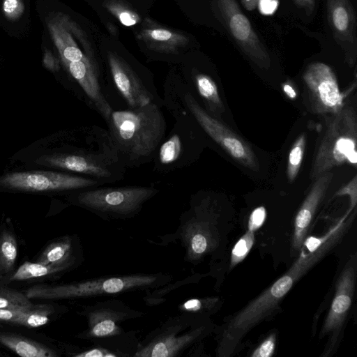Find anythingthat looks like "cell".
<instances>
[{"label":"cell","mask_w":357,"mask_h":357,"mask_svg":"<svg viewBox=\"0 0 357 357\" xmlns=\"http://www.w3.org/2000/svg\"><path fill=\"white\" fill-rule=\"evenodd\" d=\"M345 219L344 215L335 225L330 237L316 250L305 253L303 249L299 257L282 276L221 327L216 349L218 357L232 356L245 335L273 314L294 284L340 241L350 220L345 222Z\"/></svg>","instance_id":"6da1fadb"},{"label":"cell","mask_w":357,"mask_h":357,"mask_svg":"<svg viewBox=\"0 0 357 357\" xmlns=\"http://www.w3.org/2000/svg\"><path fill=\"white\" fill-rule=\"evenodd\" d=\"M162 107L147 105L114 109L106 121L118 156L126 168L138 167L152 161L166 134Z\"/></svg>","instance_id":"7a4b0ae2"},{"label":"cell","mask_w":357,"mask_h":357,"mask_svg":"<svg viewBox=\"0 0 357 357\" xmlns=\"http://www.w3.org/2000/svg\"><path fill=\"white\" fill-rule=\"evenodd\" d=\"M36 162L97 178L105 183L122 180L126 169L107 130L96 125L82 128L77 144L68 150L43 155Z\"/></svg>","instance_id":"3957f363"},{"label":"cell","mask_w":357,"mask_h":357,"mask_svg":"<svg viewBox=\"0 0 357 357\" xmlns=\"http://www.w3.org/2000/svg\"><path fill=\"white\" fill-rule=\"evenodd\" d=\"M162 100L163 106L174 119L186 112L232 159L247 169L259 170V160L250 145L220 119L209 114L183 79L169 78L164 86Z\"/></svg>","instance_id":"277c9868"},{"label":"cell","mask_w":357,"mask_h":357,"mask_svg":"<svg viewBox=\"0 0 357 357\" xmlns=\"http://www.w3.org/2000/svg\"><path fill=\"white\" fill-rule=\"evenodd\" d=\"M216 206L215 197L209 193L192 195L189 208L179 217L177 229L160 236L162 242L179 241L185 250L184 261L193 265L213 255L220 243Z\"/></svg>","instance_id":"5b68a950"},{"label":"cell","mask_w":357,"mask_h":357,"mask_svg":"<svg viewBox=\"0 0 357 357\" xmlns=\"http://www.w3.org/2000/svg\"><path fill=\"white\" fill-rule=\"evenodd\" d=\"M173 280L167 273H139L109 275L56 285H36L24 291L29 299H76L145 291Z\"/></svg>","instance_id":"8992f818"},{"label":"cell","mask_w":357,"mask_h":357,"mask_svg":"<svg viewBox=\"0 0 357 357\" xmlns=\"http://www.w3.org/2000/svg\"><path fill=\"white\" fill-rule=\"evenodd\" d=\"M213 330L209 315L182 312L169 317L139 340L134 357H179Z\"/></svg>","instance_id":"52a82bcc"},{"label":"cell","mask_w":357,"mask_h":357,"mask_svg":"<svg viewBox=\"0 0 357 357\" xmlns=\"http://www.w3.org/2000/svg\"><path fill=\"white\" fill-rule=\"evenodd\" d=\"M357 114L351 105H344L330 114L315 152L310 177L312 180L335 167L357 163Z\"/></svg>","instance_id":"ba28073f"},{"label":"cell","mask_w":357,"mask_h":357,"mask_svg":"<svg viewBox=\"0 0 357 357\" xmlns=\"http://www.w3.org/2000/svg\"><path fill=\"white\" fill-rule=\"evenodd\" d=\"M100 187L77 190L72 202L106 221L135 217L160 192L153 185Z\"/></svg>","instance_id":"9c48e42d"},{"label":"cell","mask_w":357,"mask_h":357,"mask_svg":"<svg viewBox=\"0 0 357 357\" xmlns=\"http://www.w3.org/2000/svg\"><path fill=\"white\" fill-rule=\"evenodd\" d=\"M202 132V128L188 113L175 119L173 128L154 153L153 170L158 174H168L190 165L199 151Z\"/></svg>","instance_id":"30bf717a"},{"label":"cell","mask_w":357,"mask_h":357,"mask_svg":"<svg viewBox=\"0 0 357 357\" xmlns=\"http://www.w3.org/2000/svg\"><path fill=\"white\" fill-rule=\"evenodd\" d=\"M79 313L85 317L87 327L77 337L89 342L123 334L126 332L121 326L123 322L145 315L143 311L114 298L86 305Z\"/></svg>","instance_id":"8fae6325"},{"label":"cell","mask_w":357,"mask_h":357,"mask_svg":"<svg viewBox=\"0 0 357 357\" xmlns=\"http://www.w3.org/2000/svg\"><path fill=\"white\" fill-rule=\"evenodd\" d=\"M104 184L97 178L52 171L15 172L0 176V186L24 192L80 190Z\"/></svg>","instance_id":"7c38bea8"},{"label":"cell","mask_w":357,"mask_h":357,"mask_svg":"<svg viewBox=\"0 0 357 357\" xmlns=\"http://www.w3.org/2000/svg\"><path fill=\"white\" fill-rule=\"evenodd\" d=\"M109 69L114 86L128 107L137 108L150 103L163 107L153 82L143 77L123 57L113 51L107 52Z\"/></svg>","instance_id":"4fadbf2b"},{"label":"cell","mask_w":357,"mask_h":357,"mask_svg":"<svg viewBox=\"0 0 357 357\" xmlns=\"http://www.w3.org/2000/svg\"><path fill=\"white\" fill-rule=\"evenodd\" d=\"M225 26L241 50L259 68L268 69L271 57L236 0H214Z\"/></svg>","instance_id":"5bb4252c"},{"label":"cell","mask_w":357,"mask_h":357,"mask_svg":"<svg viewBox=\"0 0 357 357\" xmlns=\"http://www.w3.org/2000/svg\"><path fill=\"white\" fill-rule=\"evenodd\" d=\"M356 253L352 255L341 272L335 296L321 330L320 337L329 335L325 356L334 349L352 303L356 279Z\"/></svg>","instance_id":"9a60e30c"},{"label":"cell","mask_w":357,"mask_h":357,"mask_svg":"<svg viewBox=\"0 0 357 357\" xmlns=\"http://www.w3.org/2000/svg\"><path fill=\"white\" fill-rule=\"evenodd\" d=\"M303 78L314 114H332L342 108L344 97L329 66L321 62L312 63L306 68Z\"/></svg>","instance_id":"2e32d148"},{"label":"cell","mask_w":357,"mask_h":357,"mask_svg":"<svg viewBox=\"0 0 357 357\" xmlns=\"http://www.w3.org/2000/svg\"><path fill=\"white\" fill-rule=\"evenodd\" d=\"M327 18L336 42L344 52L346 62L353 67L356 61V17L349 0H327Z\"/></svg>","instance_id":"e0dca14e"},{"label":"cell","mask_w":357,"mask_h":357,"mask_svg":"<svg viewBox=\"0 0 357 357\" xmlns=\"http://www.w3.org/2000/svg\"><path fill=\"white\" fill-rule=\"evenodd\" d=\"M333 178V174L329 171L312 180V185L295 218L293 235V246L295 249H299L303 245L309 226L318 206L326 196Z\"/></svg>","instance_id":"ac0fdd59"},{"label":"cell","mask_w":357,"mask_h":357,"mask_svg":"<svg viewBox=\"0 0 357 357\" xmlns=\"http://www.w3.org/2000/svg\"><path fill=\"white\" fill-rule=\"evenodd\" d=\"M89 346L70 352L72 357H134L139 342L137 331L95 340Z\"/></svg>","instance_id":"d6986e66"},{"label":"cell","mask_w":357,"mask_h":357,"mask_svg":"<svg viewBox=\"0 0 357 357\" xmlns=\"http://www.w3.org/2000/svg\"><path fill=\"white\" fill-rule=\"evenodd\" d=\"M137 36L149 50L167 54H178L189 43L185 34L162 26L149 17L144 18Z\"/></svg>","instance_id":"ffe728a7"},{"label":"cell","mask_w":357,"mask_h":357,"mask_svg":"<svg viewBox=\"0 0 357 357\" xmlns=\"http://www.w3.org/2000/svg\"><path fill=\"white\" fill-rule=\"evenodd\" d=\"M84 261L83 250L76 236H65L50 243L38 257L37 262L63 267L67 271Z\"/></svg>","instance_id":"44dd1931"},{"label":"cell","mask_w":357,"mask_h":357,"mask_svg":"<svg viewBox=\"0 0 357 357\" xmlns=\"http://www.w3.org/2000/svg\"><path fill=\"white\" fill-rule=\"evenodd\" d=\"M189 81L185 82L189 87L194 88L190 89L201 98L204 109L211 116L220 119L225 109L214 79L208 74L193 70Z\"/></svg>","instance_id":"7402d4cb"},{"label":"cell","mask_w":357,"mask_h":357,"mask_svg":"<svg viewBox=\"0 0 357 357\" xmlns=\"http://www.w3.org/2000/svg\"><path fill=\"white\" fill-rule=\"evenodd\" d=\"M54 312L50 305L0 309V323L14 324L28 328H36L46 324Z\"/></svg>","instance_id":"603a6c76"},{"label":"cell","mask_w":357,"mask_h":357,"mask_svg":"<svg viewBox=\"0 0 357 357\" xmlns=\"http://www.w3.org/2000/svg\"><path fill=\"white\" fill-rule=\"evenodd\" d=\"M0 344L23 357H55L59 353L41 343L10 333L0 332Z\"/></svg>","instance_id":"cb8c5ba5"},{"label":"cell","mask_w":357,"mask_h":357,"mask_svg":"<svg viewBox=\"0 0 357 357\" xmlns=\"http://www.w3.org/2000/svg\"><path fill=\"white\" fill-rule=\"evenodd\" d=\"M201 278L198 273L193 274L184 278L178 280L175 282H171L166 284L145 290V294L143 297L144 303L149 307H154L162 304L167 300L168 295L183 286L197 282Z\"/></svg>","instance_id":"d4e9b609"},{"label":"cell","mask_w":357,"mask_h":357,"mask_svg":"<svg viewBox=\"0 0 357 357\" xmlns=\"http://www.w3.org/2000/svg\"><path fill=\"white\" fill-rule=\"evenodd\" d=\"M67 270L63 267L26 261L8 278L9 282L23 281L61 273Z\"/></svg>","instance_id":"484cf974"},{"label":"cell","mask_w":357,"mask_h":357,"mask_svg":"<svg viewBox=\"0 0 357 357\" xmlns=\"http://www.w3.org/2000/svg\"><path fill=\"white\" fill-rule=\"evenodd\" d=\"M17 246L14 235L3 230L0 236V274H8L14 268Z\"/></svg>","instance_id":"4316f807"},{"label":"cell","mask_w":357,"mask_h":357,"mask_svg":"<svg viewBox=\"0 0 357 357\" xmlns=\"http://www.w3.org/2000/svg\"><path fill=\"white\" fill-rule=\"evenodd\" d=\"M102 6L125 26L136 25L141 21L137 12L124 0H105Z\"/></svg>","instance_id":"83f0119b"},{"label":"cell","mask_w":357,"mask_h":357,"mask_svg":"<svg viewBox=\"0 0 357 357\" xmlns=\"http://www.w3.org/2000/svg\"><path fill=\"white\" fill-rule=\"evenodd\" d=\"M220 300L216 296L190 298L178 305L180 312L205 314L207 315L215 313L220 306Z\"/></svg>","instance_id":"f1b7e54d"},{"label":"cell","mask_w":357,"mask_h":357,"mask_svg":"<svg viewBox=\"0 0 357 357\" xmlns=\"http://www.w3.org/2000/svg\"><path fill=\"white\" fill-rule=\"evenodd\" d=\"M307 142L306 135L302 133L292 145L288 156L287 176L289 183L294 181L300 170Z\"/></svg>","instance_id":"f546056e"},{"label":"cell","mask_w":357,"mask_h":357,"mask_svg":"<svg viewBox=\"0 0 357 357\" xmlns=\"http://www.w3.org/2000/svg\"><path fill=\"white\" fill-rule=\"evenodd\" d=\"M32 304L24 293L0 285V309L25 307Z\"/></svg>","instance_id":"4dcf8cb0"},{"label":"cell","mask_w":357,"mask_h":357,"mask_svg":"<svg viewBox=\"0 0 357 357\" xmlns=\"http://www.w3.org/2000/svg\"><path fill=\"white\" fill-rule=\"evenodd\" d=\"M255 242L254 231L248 230L232 249L229 268L232 269L241 262L249 253Z\"/></svg>","instance_id":"1f68e13d"},{"label":"cell","mask_w":357,"mask_h":357,"mask_svg":"<svg viewBox=\"0 0 357 357\" xmlns=\"http://www.w3.org/2000/svg\"><path fill=\"white\" fill-rule=\"evenodd\" d=\"M3 12L10 20H15L24 13V6L22 0H3Z\"/></svg>","instance_id":"d6a6232c"},{"label":"cell","mask_w":357,"mask_h":357,"mask_svg":"<svg viewBox=\"0 0 357 357\" xmlns=\"http://www.w3.org/2000/svg\"><path fill=\"white\" fill-rule=\"evenodd\" d=\"M348 195L350 201L349 210L352 211L357 204V176L355 175L352 179L342 188L339 189L335 196Z\"/></svg>","instance_id":"836d02e7"},{"label":"cell","mask_w":357,"mask_h":357,"mask_svg":"<svg viewBox=\"0 0 357 357\" xmlns=\"http://www.w3.org/2000/svg\"><path fill=\"white\" fill-rule=\"evenodd\" d=\"M276 336L275 333L266 337L251 354L252 357H271L275 349Z\"/></svg>","instance_id":"e575fe53"},{"label":"cell","mask_w":357,"mask_h":357,"mask_svg":"<svg viewBox=\"0 0 357 357\" xmlns=\"http://www.w3.org/2000/svg\"><path fill=\"white\" fill-rule=\"evenodd\" d=\"M266 216V211L264 206L256 208L251 213L248 220V229L252 231L259 229Z\"/></svg>","instance_id":"d590c367"},{"label":"cell","mask_w":357,"mask_h":357,"mask_svg":"<svg viewBox=\"0 0 357 357\" xmlns=\"http://www.w3.org/2000/svg\"><path fill=\"white\" fill-rule=\"evenodd\" d=\"M333 226L328 232L322 237L309 236L304 239L303 243V248L307 250V252H312L319 248L324 242H325L331 235L334 229Z\"/></svg>","instance_id":"8d00e7d4"},{"label":"cell","mask_w":357,"mask_h":357,"mask_svg":"<svg viewBox=\"0 0 357 357\" xmlns=\"http://www.w3.org/2000/svg\"><path fill=\"white\" fill-rule=\"evenodd\" d=\"M43 64L47 70L55 73L60 70L59 60L49 50L44 52Z\"/></svg>","instance_id":"74e56055"},{"label":"cell","mask_w":357,"mask_h":357,"mask_svg":"<svg viewBox=\"0 0 357 357\" xmlns=\"http://www.w3.org/2000/svg\"><path fill=\"white\" fill-rule=\"evenodd\" d=\"M259 10L264 15H271L278 8V0H258Z\"/></svg>","instance_id":"f35d334b"},{"label":"cell","mask_w":357,"mask_h":357,"mask_svg":"<svg viewBox=\"0 0 357 357\" xmlns=\"http://www.w3.org/2000/svg\"><path fill=\"white\" fill-rule=\"evenodd\" d=\"M294 1L298 7L304 8L308 15H311L314 10V0H294Z\"/></svg>","instance_id":"ab89813d"},{"label":"cell","mask_w":357,"mask_h":357,"mask_svg":"<svg viewBox=\"0 0 357 357\" xmlns=\"http://www.w3.org/2000/svg\"><path fill=\"white\" fill-rule=\"evenodd\" d=\"M282 89L285 94L291 99H295L297 96L296 91L291 84L289 83H284L282 84Z\"/></svg>","instance_id":"60d3db41"},{"label":"cell","mask_w":357,"mask_h":357,"mask_svg":"<svg viewBox=\"0 0 357 357\" xmlns=\"http://www.w3.org/2000/svg\"><path fill=\"white\" fill-rule=\"evenodd\" d=\"M241 3L246 10L251 11L257 7L258 0H241Z\"/></svg>","instance_id":"b9f144b4"}]
</instances>
